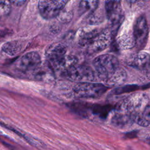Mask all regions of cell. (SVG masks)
<instances>
[{"label": "cell", "instance_id": "obj_18", "mask_svg": "<svg viewBox=\"0 0 150 150\" xmlns=\"http://www.w3.org/2000/svg\"><path fill=\"white\" fill-rule=\"evenodd\" d=\"M11 1L13 4L15 5L21 6L25 2L26 0H11Z\"/></svg>", "mask_w": 150, "mask_h": 150}, {"label": "cell", "instance_id": "obj_7", "mask_svg": "<svg viewBox=\"0 0 150 150\" xmlns=\"http://www.w3.org/2000/svg\"><path fill=\"white\" fill-rule=\"evenodd\" d=\"M148 36V27L145 18L143 16L137 19L134 26L133 36L135 45L139 49L143 48L146 45Z\"/></svg>", "mask_w": 150, "mask_h": 150}, {"label": "cell", "instance_id": "obj_2", "mask_svg": "<svg viewBox=\"0 0 150 150\" xmlns=\"http://www.w3.org/2000/svg\"><path fill=\"white\" fill-rule=\"evenodd\" d=\"M67 47L61 43H55L49 46L45 52V57L50 67L53 70L62 71L67 56Z\"/></svg>", "mask_w": 150, "mask_h": 150}, {"label": "cell", "instance_id": "obj_12", "mask_svg": "<svg viewBox=\"0 0 150 150\" xmlns=\"http://www.w3.org/2000/svg\"><path fill=\"white\" fill-rule=\"evenodd\" d=\"M22 47L23 45L19 40H13L4 43L1 50L9 56H15L21 51Z\"/></svg>", "mask_w": 150, "mask_h": 150}, {"label": "cell", "instance_id": "obj_17", "mask_svg": "<svg viewBox=\"0 0 150 150\" xmlns=\"http://www.w3.org/2000/svg\"><path fill=\"white\" fill-rule=\"evenodd\" d=\"M57 17L59 18V19L60 21L66 22V21H69L71 19V15H70V12H66V11L63 12L62 11Z\"/></svg>", "mask_w": 150, "mask_h": 150}, {"label": "cell", "instance_id": "obj_3", "mask_svg": "<svg viewBox=\"0 0 150 150\" xmlns=\"http://www.w3.org/2000/svg\"><path fill=\"white\" fill-rule=\"evenodd\" d=\"M108 88L105 85L92 81L79 82L73 88L74 95L84 98H94L102 96Z\"/></svg>", "mask_w": 150, "mask_h": 150}, {"label": "cell", "instance_id": "obj_14", "mask_svg": "<svg viewBox=\"0 0 150 150\" xmlns=\"http://www.w3.org/2000/svg\"><path fill=\"white\" fill-rule=\"evenodd\" d=\"M126 77L127 74L125 70L119 67L107 82H109L114 84H120L125 81Z\"/></svg>", "mask_w": 150, "mask_h": 150}, {"label": "cell", "instance_id": "obj_19", "mask_svg": "<svg viewBox=\"0 0 150 150\" xmlns=\"http://www.w3.org/2000/svg\"><path fill=\"white\" fill-rule=\"evenodd\" d=\"M121 0H105V4H120Z\"/></svg>", "mask_w": 150, "mask_h": 150}, {"label": "cell", "instance_id": "obj_8", "mask_svg": "<svg viewBox=\"0 0 150 150\" xmlns=\"http://www.w3.org/2000/svg\"><path fill=\"white\" fill-rule=\"evenodd\" d=\"M41 63L40 54L35 51L25 53L19 60V69L23 71H30L36 69Z\"/></svg>", "mask_w": 150, "mask_h": 150}, {"label": "cell", "instance_id": "obj_15", "mask_svg": "<svg viewBox=\"0 0 150 150\" xmlns=\"http://www.w3.org/2000/svg\"><path fill=\"white\" fill-rule=\"evenodd\" d=\"M92 111L95 114L99 115L100 117L105 118L108 115V112L111 110V107L108 105H95L91 108Z\"/></svg>", "mask_w": 150, "mask_h": 150}, {"label": "cell", "instance_id": "obj_11", "mask_svg": "<svg viewBox=\"0 0 150 150\" xmlns=\"http://www.w3.org/2000/svg\"><path fill=\"white\" fill-rule=\"evenodd\" d=\"M133 122H134L133 117L128 112L116 114L112 118V123L117 127H125L129 125Z\"/></svg>", "mask_w": 150, "mask_h": 150}, {"label": "cell", "instance_id": "obj_1", "mask_svg": "<svg viewBox=\"0 0 150 150\" xmlns=\"http://www.w3.org/2000/svg\"><path fill=\"white\" fill-rule=\"evenodd\" d=\"M98 77L108 81L119 68L118 59L112 54H104L96 57L93 62Z\"/></svg>", "mask_w": 150, "mask_h": 150}, {"label": "cell", "instance_id": "obj_5", "mask_svg": "<svg viewBox=\"0 0 150 150\" xmlns=\"http://www.w3.org/2000/svg\"><path fill=\"white\" fill-rule=\"evenodd\" d=\"M111 33L108 29H104L80 46L85 47L88 52H99L108 46L110 42Z\"/></svg>", "mask_w": 150, "mask_h": 150}, {"label": "cell", "instance_id": "obj_13", "mask_svg": "<svg viewBox=\"0 0 150 150\" xmlns=\"http://www.w3.org/2000/svg\"><path fill=\"white\" fill-rule=\"evenodd\" d=\"M98 0H81L79 4L80 12L81 14L94 12L98 7Z\"/></svg>", "mask_w": 150, "mask_h": 150}, {"label": "cell", "instance_id": "obj_4", "mask_svg": "<svg viewBox=\"0 0 150 150\" xmlns=\"http://www.w3.org/2000/svg\"><path fill=\"white\" fill-rule=\"evenodd\" d=\"M96 74L90 67L76 64L63 72L66 78L78 83L93 81L95 79Z\"/></svg>", "mask_w": 150, "mask_h": 150}, {"label": "cell", "instance_id": "obj_16", "mask_svg": "<svg viewBox=\"0 0 150 150\" xmlns=\"http://www.w3.org/2000/svg\"><path fill=\"white\" fill-rule=\"evenodd\" d=\"M0 9L1 15H8L11 9V0H0Z\"/></svg>", "mask_w": 150, "mask_h": 150}, {"label": "cell", "instance_id": "obj_21", "mask_svg": "<svg viewBox=\"0 0 150 150\" xmlns=\"http://www.w3.org/2000/svg\"><path fill=\"white\" fill-rule=\"evenodd\" d=\"M149 87H150V84H149Z\"/></svg>", "mask_w": 150, "mask_h": 150}, {"label": "cell", "instance_id": "obj_20", "mask_svg": "<svg viewBox=\"0 0 150 150\" xmlns=\"http://www.w3.org/2000/svg\"><path fill=\"white\" fill-rule=\"evenodd\" d=\"M129 3H131V4H133V3H135L137 0H127Z\"/></svg>", "mask_w": 150, "mask_h": 150}, {"label": "cell", "instance_id": "obj_10", "mask_svg": "<svg viewBox=\"0 0 150 150\" xmlns=\"http://www.w3.org/2000/svg\"><path fill=\"white\" fill-rule=\"evenodd\" d=\"M134 122L143 127H150V101L144 107L142 112L134 115Z\"/></svg>", "mask_w": 150, "mask_h": 150}, {"label": "cell", "instance_id": "obj_6", "mask_svg": "<svg viewBox=\"0 0 150 150\" xmlns=\"http://www.w3.org/2000/svg\"><path fill=\"white\" fill-rule=\"evenodd\" d=\"M70 0H40L38 5L41 16L46 19L57 17Z\"/></svg>", "mask_w": 150, "mask_h": 150}, {"label": "cell", "instance_id": "obj_9", "mask_svg": "<svg viewBox=\"0 0 150 150\" xmlns=\"http://www.w3.org/2000/svg\"><path fill=\"white\" fill-rule=\"evenodd\" d=\"M128 64L138 70L148 69L150 66V55L146 52H139L129 60Z\"/></svg>", "mask_w": 150, "mask_h": 150}]
</instances>
